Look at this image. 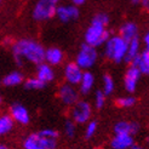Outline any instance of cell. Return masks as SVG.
Masks as SVG:
<instances>
[{"label": "cell", "instance_id": "cell-1", "mask_svg": "<svg viewBox=\"0 0 149 149\" xmlns=\"http://www.w3.org/2000/svg\"><path fill=\"white\" fill-rule=\"evenodd\" d=\"M12 54L17 64L29 62L33 64H40L44 62L45 49L41 44L32 39H21L12 45Z\"/></svg>", "mask_w": 149, "mask_h": 149}, {"label": "cell", "instance_id": "cell-2", "mask_svg": "<svg viewBox=\"0 0 149 149\" xmlns=\"http://www.w3.org/2000/svg\"><path fill=\"white\" fill-rule=\"evenodd\" d=\"M109 17L106 13H97L85 32V44L97 49L108 40L110 33L107 29Z\"/></svg>", "mask_w": 149, "mask_h": 149}, {"label": "cell", "instance_id": "cell-3", "mask_svg": "<svg viewBox=\"0 0 149 149\" xmlns=\"http://www.w3.org/2000/svg\"><path fill=\"white\" fill-rule=\"evenodd\" d=\"M104 45V56L114 63H121L125 59L126 50H127V41H125L121 36L113 35L109 36Z\"/></svg>", "mask_w": 149, "mask_h": 149}, {"label": "cell", "instance_id": "cell-4", "mask_svg": "<svg viewBox=\"0 0 149 149\" xmlns=\"http://www.w3.org/2000/svg\"><path fill=\"white\" fill-rule=\"evenodd\" d=\"M97 58H98L97 49L87 45V44H84V45H81L80 50L78 51V55L75 58V64L80 69L88 70L97 62Z\"/></svg>", "mask_w": 149, "mask_h": 149}, {"label": "cell", "instance_id": "cell-5", "mask_svg": "<svg viewBox=\"0 0 149 149\" xmlns=\"http://www.w3.org/2000/svg\"><path fill=\"white\" fill-rule=\"evenodd\" d=\"M56 139L47 138L39 132L29 135L23 142L24 149H56Z\"/></svg>", "mask_w": 149, "mask_h": 149}, {"label": "cell", "instance_id": "cell-6", "mask_svg": "<svg viewBox=\"0 0 149 149\" xmlns=\"http://www.w3.org/2000/svg\"><path fill=\"white\" fill-rule=\"evenodd\" d=\"M56 6L57 5L51 0H39L33 9V18L39 22L51 19L52 17H55Z\"/></svg>", "mask_w": 149, "mask_h": 149}, {"label": "cell", "instance_id": "cell-7", "mask_svg": "<svg viewBox=\"0 0 149 149\" xmlns=\"http://www.w3.org/2000/svg\"><path fill=\"white\" fill-rule=\"evenodd\" d=\"M72 107V120L75 124H85L90 120L92 114V107L88 102L78 101Z\"/></svg>", "mask_w": 149, "mask_h": 149}, {"label": "cell", "instance_id": "cell-8", "mask_svg": "<svg viewBox=\"0 0 149 149\" xmlns=\"http://www.w3.org/2000/svg\"><path fill=\"white\" fill-rule=\"evenodd\" d=\"M79 9L78 6H74V5H68V4H63V5H58L56 6V12H55V16L61 21V22H72V21H75L79 17Z\"/></svg>", "mask_w": 149, "mask_h": 149}, {"label": "cell", "instance_id": "cell-9", "mask_svg": "<svg viewBox=\"0 0 149 149\" xmlns=\"http://www.w3.org/2000/svg\"><path fill=\"white\" fill-rule=\"evenodd\" d=\"M58 97L65 106H73V104H75L79 101V92L74 86L69 84H64L59 87Z\"/></svg>", "mask_w": 149, "mask_h": 149}, {"label": "cell", "instance_id": "cell-10", "mask_svg": "<svg viewBox=\"0 0 149 149\" xmlns=\"http://www.w3.org/2000/svg\"><path fill=\"white\" fill-rule=\"evenodd\" d=\"M141 77H142V74L139 73V70L136 68V67L131 65L130 68L126 70L125 77H124V86L126 88V91L130 92V93L135 92L137 86H138Z\"/></svg>", "mask_w": 149, "mask_h": 149}, {"label": "cell", "instance_id": "cell-11", "mask_svg": "<svg viewBox=\"0 0 149 149\" xmlns=\"http://www.w3.org/2000/svg\"><path fill=\"white\" fill-rule=\"evenodd\" d=\"M83 73H84V70L80 69L75 64V62L68 63L64 68V79L67 81V84H69L72 86L79 85L81 77H83Z\"/></svg>", "mask_w": 149, "mask_h": 149}, {"label": "cell", "instance_id": "cell-12", "mask_svg": "<svg viewBox=\"0 0 149 149\" xmlns=\"http://www.w3.org/2000/svg\"><path fill=\"white\" fill-rule=\"evenodd\" d=\"M10 116L13 120V123L16 121L21 125H27V124H29V121H31V115H29L28 109L19 103H15L11 106Z\"/></svg>", "mask_w": 149, "mask_h": 149}, {"label": "cell", "instance_id": "cell-13", "mask_svg": "<svg viewBox=\"0 0 149 149\" xmlns=\"http://www.w3.org/2000/svg\"><path fill=\"white\" fill-rule=\"evenodd\" d=\"M64 54L61 49L58 47H49L45 50V55H44V62L52 65H58L63 62Z\"/></svg>", "mask_w": 149, "mask_h": 149}, {"label": "cell", "instance_id": "cell-14", "mask_svg": "<svg viewBox=\"0 0 149 149\" xmlns=\"http://www.w3.org/2000/svg\"><path fill=\"white\" fill-rule=\"evenodd\" d=\"M131 65L136 67L142 75L149 74V50L144 49L143 51H141L138 56L131 62Z\"/></svg>", "mask_w": 149, "mask_h": 149}, {"label": "cell", "instance_id": "cell-15", "mask_svg": "<svg viewBox=\"0 0 149 149\" xmlns=\"http://www.w3.org/2000/svg\"><path fill=\"white\" fill-rule=\"evenodd\" d=\"M139 131V125L137 123H133V121H119L115 124L114 126V132L115 135H136V133Z\"/></svg>", "mask_w": 149, "mask_h": 149}, {"label": "cell", "instance_id": "cell-16", "mask_svg": "<svg viewBox=\"0 0 149 149\" xmlns=\"http://www.w3.org/2000/svg\"><path fill=\"white\" fill-rule=\"evenodd\" d=\"M35 78H38L44 84L51 83V81L54 80V78H55L54 68H52L50 64L45 63V62L38 64V67H36V75H35Z\"/></svg>", "mask_w": 149, "mask_h": 149}, {"label": "cell", "instance_id": "cell-17", "mask_svg": "<svg viewBox=\"0 0 149 149\" xmlns=\"http://www.w3.org/2000/svg\"><path fill=\"white\" fill-rule=\"evenodd\" d=\"M133 144H135V141H133V136L131 135H115L113 137L110 142L111 149H130Z\"/></svg>", "mask_w": 149, "mask_h": 149}, {"label": "cell", "instance_id": "cell-18", "mask_svg": "<svg viewBox=\"0 0 149 149\" xmlns=\"http://www.w3.org/2000/svg\"><path fill=\"white\" fill-rule=\"evenodd\" d=\"M119 36L125 40V41H131L132 39L138 38V26L133 22H126L120 27V32Z\"/></svg>", "mask_w": 149, "mask_h": 149}, {"label": "cell", "instance_id": "cell-19", "mask_svg": "<svg viewBox=\"0 0 149 149\" xmlns=\"http://www.w3.org/2000/svg\"><path fill=\"white\" fill-rule=\"evenodd\" d=\"M95 85V77L91 72H84L83 77H81V80L79 83V91L83 95H87L90 93L91 90L93 88Z\"/></svg>", "mask_w": 149, "mask_h": 149}, {"label": "cell", "instance_id": "cell-20", "mask_svg": "<svg viewBox=\"0 0 149 149\" xmlns=\"http://www.w3.org/2000/svg\"><path fill=\"white\" fill-rule=\"evenodd\" d=\"M142 51L141 50V40L139 38H136V39H132L131 41L127 42V50H126V55H125V59L127 63H131L133 59H135L138 54Z\"/></svg>", "mask_w": 149, "mask_h": 149}, {"label": "cell", "instance_id": "cell-21", "mask_svg": "<svg viewBox=\"0 0 149 149\" xmlns=\"http://www.w3.org/2000/svg\"><path fill=\"white\" fill-rule=\"evenodd\" d=\"M24 81L23 79V74H22L21 72H17V70H13L9 74H6V75L4 77L3 79V84L5 86H17L19 84H22Z\"/></svg>", "mask_w": 149, "mask_h": 149}, {"label": "cell", "instance_id": "cell-22", "mask_svg": "<svg viewBox=\"0 0 149 149\" xmlns=\"http://www.w3.org/2000/svg\"><path fill=\"white\" fill-rule=\"evenodd\" d=\"M13 127V120L10 115H1L0 116V137L7 135Z\"/></svg>", "mask_w": 149, "mask_h": 149}, {"label": "cell", "instance_id": "cell-23", "mask_svg": "<svg viewBox=\"0 0 149 149\" xmlns=\"http://www.w3.org/2000/svg\"><path fill=\"white\" fill-rule=\"evenodd\" d=\"M114 88H115V84H114V80L110 75H104L103 77V93L108 96V95H111L114 92Z\"/></svg>", "mask_w": 149, "mask_h": 149}, {"label": "cell", "instance_id": "cell-24", "mask_svg": "<svg viewBox=\"0 0 149 149\" xmlns=\"http://www.w3.org/2000/svg\"><path fill=\"white\" fill-rule=\"evenodd\" d=\"M24 83V86L26 88H29V90H41V88L45 87L46 84L41 83V81L38 79V78H29L27 79L26 81H23Z\"/></svg>", "mask_w": 149, "mask_h": 149}, {"label": "cell", "instance_id": "cell-25", "mask_svg": "<svg viewBox=\"0 0 149 149\" xmlns=\"http://www.w3.org/2000/svg\"><path fill=\"white\" fill-rule=\"evenodd\" d=\"M136 103V98L132 96H125V97H120L116 100L118 107L120 108H130Z\"/></svg>", "mask_w": 149, "mask_h": 149}, {"label": "cell", "instance_id": "cell-26", "mask_svg": "<svg viewBox=\"0 0 149 149\" xmlns=\"http://www.w3.org/2000/svg\"><path fill=\"white\" fill-rule=\"evenodd\" d=\"M106 97L107 96L103 93V91H96L95 95V107L97 109H101L106 104Z\"/></svg>", "mask_w": 149, "mask_h": 149}, {"label": "cell", "instance_id": "cell-27", "mask_svg": "<svg viewBox=\"0 0 149 149\" xmlns=\"http://www.w3.org/2000/svg\"><path fill=\"white\" fill-rule=\"evenodd\" d=\"M97 129H98L97 123H96V121H88L86 129H85V137L86 138L93 137V135L97 132Z\"/></svg>", "mask_w": 149, "mask_h": 149}, {"label": "cell", "instance_id": "cell-28", "mask_svg": "<svg viewBox=\"0 0 149 149\" xmlns=\"http://www.w3.org/2000/svg\"><path fill=\"white\" fill-rule=\"evenodd\" d=\"M75 131H77V126H75V123L73 120H67L65 124H64V132L65 135L68 137H73L75 135Z\"/></svg>", "mask_w": 149, "mask_h": 149}, {"label": "cell", "instance_id": "cell-29", "mask_svg": "<svg viewBox=\"0 0 149 149\" xmlns=\"http://www.w3.org/2000/svg\"><path fill=\"white\" fill-rule=\"evenodd\" d=\"M39 133H40V135H42V136L47 137V138H54V139H56V138L58 137V132H57L56 130H54V129H44V130L39 131Z\"/></svg>", "mask_w": 149, "mask_h": 149}, {"label": "cell", "instance_id": "cell-30", "mask_svg": "<svg viewBox=\"0 0 149 149\" xmlns=\"http://www.w3.org/2000/svg\"><path fill=\"white\" fill-rule=\"evenodd\" d=\"M142 40H143V44L146 45V49H148V46H149V33H146L144 34Z\"/></svg>", "mask_w": 149, "mask_h": 149}, {"label": "cell", "instance_id": "cell-31", "mask_svg": "<svg viewBox=\"0 0 149 149\" xmlns=\"http://www.w3.org/2000/svg\"><path fill=\"white\" fill-rule=\"evenodd\" d=\"M70 1H72V5H74V6H80V5L85 4L86 0H70Z\"/></svg>", "mask_w": 149, "mask_h": 149}, {"label": "cell", "instance_id": "cell-32", "mask_svg": "<svg viewBox=\"0 0 149 149\" xmlns=\"http://www.w3.org/2000/svg\"><path fill=\"white\" fill-rule=\"evenodd\" d=\"M141 4L143 5V7L148 9V7H149V0H141Z\"/></svg>", "mask_w": 149, "mask_h": 149}, {"label": "cell", "instance_id": "cell-33", "mask_svg": "<svg viewBox=\"0 0 149 149\" xmlns=\"http://www.w3.org/2000/svg\"><path fill=\"white\" fill-rule=\"evenodd\" d=\"M130 149H146L144 147H142V146H139V144H133Z\"/></svg>", "mask_w": 149, "mask_h": 149}, {"label": "cell", "instance_id": "cell-34", "mask_svg": "<svg viewBox=\"0 0 149 149\" xmlns=\"http://www.w3.org/2000/svg\"><path fill=\"white\" fill-rule=\"evenodd\" d=\"M130 1H131L132 4H135V5H137V4H141V0H130Z\"/></svg>", "mask_w": 149, "mask_h": 149}, {"label": "cell", "instance_id": "cell-35", "mask_svg": "<svg viewBox=\"0 0 149 149\" xmlns=\"http://www.w3.org/2000/svg\"><path fill=\"white\" fill-rule=\"evenodd\" d=\"M51 1L54 3V4H56V5H57V4L59 3V1H62V0H51Z\"/></svg>", "mask_w": 149, "mask_h": 149}, {"label": "cell", "instance_id": "cell-36", "mask_svg": "<svg viewBox=\"0 0 149 149\" xmlns=\"http://www.w3.org/2000/svg\"><path fill=\"white\" fill-rule=\"evenodd\" d=\"M0 149H9L6 146H4V144H0Z\"/></svg>", "mask_w": 149, "mask_h": 149}, {"label": "cell", "instance_id": "cell-37", "mask_svg": "<svg viewBox=\"0 0 149 149\" xmlns=\"http://www.w3.org/2000/svg\"><path fill=\"white\" fill-rule=\"evenodd\" d=\"M1 102H3V97H1V95H0V104H1Z\"/></svg>", "mask_w": 149, "mask_h": 149}, {"label": "cell", "instance_id": "cell-38", "mask_svg": "<svg viewBox=\"0 0 149 149\" xmlns=\"http://www.w3.org/2000/svg\"><path fill=\"white\" fill-rule=\"evenodd\" d=\"M0 3H1V0H0Z\"/></svg>", "mask_w": 149, "mask_h": 149}]
</instances>
